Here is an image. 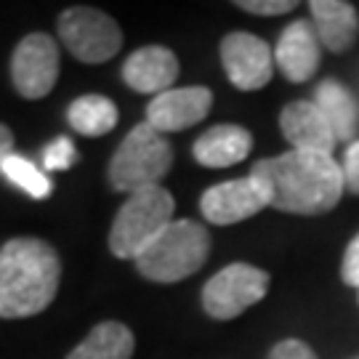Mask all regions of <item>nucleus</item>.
<instances>
[{"label": "nucleus", "mask_w": 359, "mask_h": 359, "mask_svg": "<svg viewBox=\"0 0 359 359\" xmlns=\"http://www.w3.org/2000/svg\"><path fill=\"white\" fill-rule=\"evenodd\" d=\"M250 176L266 184L271 208L295 216H322L341 203L346 189L344 170L333 154L320 152H287L264 157L250 168Z\"/></svg>", "instance_id": "f257e3e1"}, {"label": "nucleus", "mask_w": 359, "mask_h": 359, "mask_svg": "<svg viewBox=\"0 0 359 359\" xmlns=\"http://www.w3.org/2000/svg\"><path fill=\"white\" fill-rule=\"evenodd\" d=\"M62 264L53 245L16 237L0 248V317L25 320L51 306L59 293Z\"/></svg>", "instance_id": "f03ea898"}, {"label": "nucleus", "mask_w": 359, "mask_h": 359, "mask_svg": "<svg viewBox=\"0 0 359 359\" xmlns=\"http://www.w3.org/2000/svg\"><path fill=\"white\" fill-rule=\"evenodd\" d=\"M210 256V234L203 224L179 218L170 221L136 258V269L149 283L170 285L192 277Z\"/></svg>", "instance_id": "7ed1b4c3"}, {"label": "nucleus", "mask_w": 359, "mask_h": 359, "mask_svg": "<svg viewBox=\"0 0 359 359\" xmlns=\"http://www.w3.org/2000/svg\"><path fill=\"white\" fill-rule=\"evenodd\" d=\"M170 165H173L170 142L144 120L117 147L109 163V184L117 192H142L149 187H160Z\"/></svg>", "instance_id": "20e7f679"}, {"label": "nucleus", "mask_w": 359, "mask_h": 359, "mask_svg": "<svg viewBox=\"0 0 359 359\" xmlns=\"http://www.w3.org/2000/svg\"><path fill=\"white\" fill-rule=\"evenodd\" d=\"M173 208H176L173 194L165 187H149L128 194L109 231L112 256L136 261L154 237L173 221Z\"/></svg>", "instance_id": "39448f33"}, {"label": "nucleus", "mask_w": 359, "mask_h": 359, "mask_svg": "<svg viewBox=\"0 0 359 359\" xmlns=\"http://www.w3.org/2000/svg\"><path fill=\"white\" fill-rule=\"evenodd\" d=\"M59 38L69 53L86 65H102L120 53L123 32L109 13L90 8V6H72L59 16Z\"/></svg>", "instance_id": "423d86ee"}, {"label": "nucleus", "mask_w": 359, "mask_h": 359, "mask_svg": "<svg viewBox=\"0 0 359 359\" xmlns=\"http://www.w3.org/2000/svg\"><path fill=\"white\" fill-rule=\"evenodd\" d=\"M271 277L250 264H229L203 287V309L213 320H234L269 293Z\"/></svg>", "instance_id": "0eeeda50"}, {"label": "nucleus", "mask_w": 359, "mask_h": 359, "mask_svg": "<svg viewBox=\"0 0 359 359\" xmlns=\"http://www.w3.org/2000/svg\"><path fill=\"white\" fill-rule=\"evenodd\" d=\"M13 88L25 99L48 96L59 80V48L56 40L46 32H32L22 38L11 56Z\"/></svg>", "instance_id": "6e6552de"}, {"label": "nucleus", "mask_w": 359, "mask_h": 359, "mask_svg": "<svg viewBox=\"0 0 359 359\" xmlns=\"http://www.w3.org/2000/svg\"><path fill=\"white\" fill-rule=\"evenodd\" d=\"M269 205V189L256 176L216 184V187L205 189L203 200H200V210H203L205 221L208 224H218V226L240 224V221L256 216V213H261L264 208Z\"/></svg>", "instance_id": "1a4fd4ad"}, {"label": "nucleus", "mask_w": 359, "mask_h": 359, "mask_svg": "<svg viewBox=\"0 0 359 359\" xmlns=\"http://www.w3.org/2000/svg\"><path fill=\"white\" fill-rule=\"evenodd\" d=\"M221 65L231 86L240 90L264 88L274 75V53L269 43L250 32H229L221 40Z\"/></svg>", "instance_id": "9d476101"}, {"label": "nucleus", "mask_w": 359, "mask_h": 359, "mask_svg": "<svg viewBox=\"0 0 359 359\" xmlns=\"http://www.w3.org/2000/svg\"><path fill=\"white\" fill-rule=\"evenodd\" d=\"M210 107H213L210 88H203V86L170 88L149 102L147 123L165 136V133H176V130H187L197 126L200 120L208 117Z\"/></svg>", "instance_id": "9b49d317"}, {"label": "nucleus", "mask_w": 359, "mask_h": 359, "mask_svg": "<svg viewBox=\"0 0 359 359\" xmlns=\"http://www.w3.org/2000/svg\"><path fill=\"white\" fill-rule=\"evenodd\" d=\"M322 43L311 22L298 19L290 27H285L277 48H274V65L280 67L285 80L290 83H306L309 77L320 69Z\"/></svg>", "instance_id": "f8f14e48"}, {"label": "nucleus", "mask_w": 359, "mask_h": 359, "mask_svg": "<svg viewBox=\"0 0 359 359\" xmlns=\"http://www.w3.org/2000/svg\"><path fill=\"white\" fill-rule=\"evenodd\" d=\"M179 59L165 46H144L133 51L123 65V80L136 93L160 96L173 88L179 77Z\"/></svg>", "instance_id": "ddd939ff"}, {"label": "nucleus", "mask_w": 359, "mask_h": 359, "mask_svg": "<svg viewBox=\"0 0 359 359\" xmlns=\"http://www.w3.org/2000/svg\"><path fill=\"white\" fill-rule=\"evenodd\" d=\"M283 136L290 142V149L298 152H320L333 154L335 139L330 123L325 120L320 107L314 102H290L280 115Z\"/></svg>", "instance_id": "4468645a"}, {"label": "nucleus", "mask_w": 359, "mask_h": 359, "mask_svg": "<svg viewBox=\"0 0 359 359\" xmlns=\"http://www.w3.org/2000/svg\"><path fill=\"white\" fill-rule=\"evenodd\" d=\"M253 149V136L243 126H213L192 147L194 160L205 168H229L243 163Z\"/></svg>", "instance_id": "2eb2a0df"}, {"label": "nucleus", "mask_w": 359, "mask_h": 359, "mask_svg": "<svg viewBox=\"0 0 359 359\" xmlns=\"http://www.w3.org/2000/svg\"><path fill=\"white\" fill-rule=\"evenodd\" d=\"M311 19L320 43L333 53H346L359 32V19L354 6L346 0H311Z\"/></svg>", "instance_id": "dca6fc26"}, {"label": "nucleus", "mask_w": 359, "mask_h": 359, "mask_svg": "<svg viewBox=\"0 0 359 359\" xmlns=\"http://www.w3.org/2000/svg\"><path fill=\"white\" fill-rule=\"evenodd\" d=\"M314 104L330 123L338 142H357L359 133V104L351 90L338 80H322L314 90Z\"/></svg>", "instance_id": "f3484780"}, {"label": "nucleus", "mask_w": 359, "mask_h": 359, "mask_svg": "<svg viewBox=\"0 0 359 359\" xmlns=\"http://www.w3.org/2000/svg\"><path fill=\"white\" fill-rule=\"evenodd\" d=\"M136 348V338L123 322H102L96 325L83 344H77L67 359H130Z\"/></svg>", "instance_id": "a211bd4d"}, {"label": "nucleus", "mask_w": 359, "mask_h": 359, "mask_svg": "<svg viewBox=\"0 0 359 359\" xmlns=\"http://www.w3.org/2000/svg\"><path fill=\"white\" fill-rule=\"evenodd\" d=\"M67 120L69 126L80 133V136H104L117 126V107L112 99L99 96V93H88V96H80L69 104L67 109Z\"/></svg>", "instance_id": "6ab92c4d"}, {"label": "nucleus", "mask_w": 359, "mask_h": 359, "mask_svg": "<svg viewBox=\"0 0 359 359\" xmlns=\"http://www.w3.org/2000/svg\"><path fill=\"white\" fill-rule=\"evenodd\" d=\"M0 173L11 181L13 187H19L25 194H29L32 200H46V197H51V192H53L48 176H46L32 160H27L22 154L6 157V160L0 163Z\"/></svg>", "instance_id": "aec40b11"}, {"label": "nucleus", "mask_w": 359, "mask_h": 359, "mask_svg": "<svg viewBox=\"0 0 359 359\" xmlns=\"http://www.w3.org/2000/svg\"><path fill=\"white\" fill-rule=\"evenodd\" d=\"M75 160H77V149L67 136H56L43 149V168L46 170H67V168H72Z\"/></svg>", "instance_id": "412c9836"}, {"label": "nucleus", "mask_w": 359, "mask_h": 359, "mask_svg": "<svg viewBox=\"0 0 359 359\" xmlns=\"http://www.w3.org/2000/svg\"><path fill=\"white\" fill-rule=\"evenodd\" d=\"M234 6L256 16H280V13L293 11L298 3L295 0H237Z\"/></svg>", "instance_id": "4be33fe9"}, {"label": "nucleus", "mask_w": 359, "mask_h": 359, "mask_svg": "<svg viewBox=\"0 0 359 359\" xmlns=\"http://www.w3.org/2000/svg\"><path fill=\"white\" fill-rule=\"evenodd\" d=\"M269 359H320L309 344L298 341V338H287V341H280L277 346L269 351Z\"/></svg>", "instance_id": "5701e85b"}, {"label": "nucleus", "mask_w": 359, "mask_h": 359, "mask_svg": "<svg viewBox=\"0 0 359 359\" xmlns=\"http://www.w3.org/2000/svg\"><path fill=\"white\" fill-rule=\"evenodd\" d=\"M341 170H344V181H346L348 192L359 194V139L346 147V154H344Z\"/></svg>", "instance_id": "b1692460"}, {"label": "nucleus", "mask_w": 359, "mask_h": 359, "mask_svg": "<svg viewBox=\"0 0 359 359\" xmlns=\"http://www.w3.org/2000/svg\"><path fill=\"white\" fill-rule=\"evenodd\" d=\"M341 280L351 287H359V234L348 243L344 253V266H341Z\"/></svg>", "instance_id": "393cba45"}, {"label": "nucleus", "mask_w": 359, "mask_h": 359, "mask_svg": "<svg viewBox=\"0 0 359 359\" xmlns=\"http://www.w3.org/2000/svg\"><path fill=\"white\" fill-rule=\"evenodd\" d=\"M11 154H13V133L8 126L0 123V163H3L6 157H11Z\"/></svg>", "instance_id": "a878e982"}, {"label": "nucleus", "mask_w": 359, "mask_h": 359, "mask_svg": "<svg viewBox=\"0 0 359 359\" xmlns=\"http://www.w3.org/2000/svg\"><path fill=\"white\" fill-rule=\"evenodd\" d=\"M357 290H359V287H357Z\"/></svg>", "instance_id": "bb28decb"}]
</instances>
